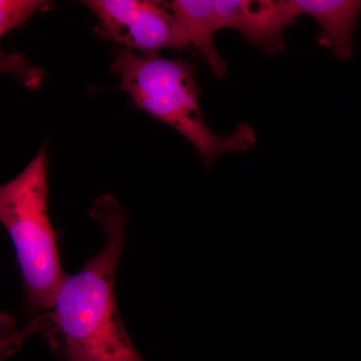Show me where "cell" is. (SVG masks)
<instances>
[{
  "label": "cell",
  "mask_w": 361,
  "mask_h": 361,
  "mask_svg": "<svg viewBox=\"0 0 361 361\" xmlns=\"http://www.w3.org/2000/svg\"><path fill=\"white\" fill-rule=\"evenodd\" d=\"M127 212L115 197L94 200L90 216L104 245L77 274L66 275L51 308L65 361H145L130 341L115 297L116 268L126 244Z\"/></svg>",
  "instance_id": "1"
},
{
  "label": "cell",
  "mask_w": 361,
  "mask_h": 361,
  "mask_svg": "<svg viewBox=\"0 0 361 361\" xmlns=\"http://www.w3.org/2000/svg\"><path fill=\"white\" fill-rule=\"evenodd\" d=\"M111 73L121 78L116 90L127 92L137 108L184 135L206 169L224 154L255 146L257 137L249 123H239L222 137L210 130L202 115L193 63L159 54L139 56L126 49L116 54Z\"/></svg>",
  "instance_id": "2"
},
{
  "label": "cell",
  "mask_w": 361,
  "mask_h": 361,
  "mask_svg": "<svg viewBox=\"0 0 361 361\" xmlns=\"http://www.w3.org/2000/svg\"><path fill=\"white\" fill-rule=\"evenodd\" d=\"M47 149L0 188V222L16 250L26 301L32 310H51L66 274L49 220Z\"/></svg>",
  "instance_id": "3"
},
{
  "label": "cell",
  "mask_w": 361,
  "mask_h": 361,
  "mask_svg": "<svg viewBox=\"0 0 361 361\" xmlns=\"http://www.w3.org/2000/svg\"><path fill=\"white\" fill-rule=\"evenodd\" d=\"M85 6L96 14L99 39L142 52L159 54L161 49L191 51L174 16L164 1L148 0H87Z\"/></svg>",
  "instance_id": "4"
},
{
  "label": "cell",
  "mask_w": 361,
  "mask_h": 361,
  "mask_svg": "<svg viewBox=\"0 0 361 361\" xmlns=\"http://www.w3.org/2000/svg\"><path fill=\"white\" fill-rule=\"evenodd\" d=\"M295 20L300 16L314 18L320 26V45L330 47L341 61L353 56V35L361 16V0H285Z\"/></svg>",
  "instance_id": "5"
},
{
  "label": "cell",
  "mask_w": 361,
  "mask_h": 361,
  "mask_svg": "<svg viewBox=\"0 0 361 361\" xmlns=\"http://www.w3.org/2000/svg\"><path fill=\"white\" fill-rule=\"evenodd\" d=\"M165 4L174 16L190 45L203 56L216 78H224L227 73V63L220 56L214 42V35L218 27L213 1L174 0Z\"/></svg>",
  "instance_id": "6"
},
{
  "label": "cell",
  "mask_w": 361,
  "mask_h": 361,
  "mask_svg": "<svg viewBox=\"0 0 361 361\" xmlns=\"http://www.w3.org/2000/svg\"><path fill=\"white\" fill-rule=\"evenodd\" d=\"M51 2L40 0H1L0 1V35L20 30L37 13L51 9Z\"/></svg>",
  "instance_id": "7"
},
{
  "label": "cell",
  "mask_w": 361,
  "mask_h": 361,
  "mask_svg": "<svg viewBox=\"0 0 361 361\" xmlns=\"http://www.w3.org/2000/svg\"><path fill=\"white\" fill-rule=\"evenodd\" d=\"M1 361H4V360H1Z\"/></svg>",
  "instance_id": "8"
}]
</instances>
